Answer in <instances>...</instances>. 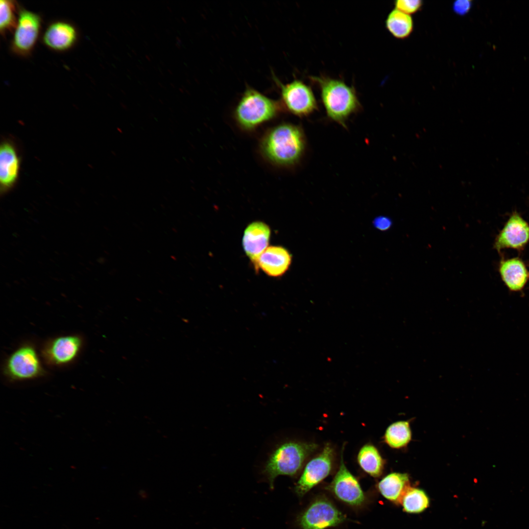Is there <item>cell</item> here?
Listing matches in <instances>:
<instances>
[{
  "label": "cell",
  "mask_w": 529,
  "mask_h": 529,
  "mask_svg": "<svg viewBox=\"0 0 529 529\" xmlns=\"http://www.w3.org/2000/svg\"><path fill=\"white\" fill-rule=\"evenodd\" d=\"M306 140L303 129L289 123L279 124L264 137L261 147L264 155L271 163L280 166L297 164L304 154Z\"/></svg>",
  "instance_id": "6da1fadb"
},
{
  "label": "cell",
  "mask_w": 529,
  "mask_h": 529,
  "mask_svg": "<svg viewBox=\"0 0 529 529\" xmlns=\"http://www.w3.org/2000/svg\"><path fill=\"white\" fill-rule=\"evenodd\" d=\"M318 86L321 98L328 118L346 127V121L361 109L356 91L344 81L328 77L313 76Z\"/></svg>",
  "instance_id": "7a4b0ae2"
},
{
  "label": "cell",
  "mask_w": 529,
  "mask_h": 529,
  "mask_svg": "<svg viewBox=\"0 0 529 529\" xmlns=\"http://www.w3.org/2000/svg\"><path fill=\"white\" fill-rule=\"evenodd\" d=\"M317 445L313 443L288 441L278 444L269 456L263 469L271 489L280 475L295 477L301 471L306 458Z\"/></svg>",
  "instance_id": "3957f363"
},
{
  "label": "cell",
  "mask_w": 529,
  "mask_h": 529,
  "mask_svg": "<svg viewBox=\"0 0 529 529\" xmlns=\"http://www.w3.org/2000/svg\"><path fill=\"white\" fill-rule=\"evenodd\" d=\"M281 110V104L258 91L247 87L234 111L239 125L251 130L275 118Z\"/></svg>",
  "instance_id": "277c9868"
},
{
  "label": "cell",
  "mask_w": 529,
  "mask_h": 529,
  "mask_svg": "<svg viewBox=\"0 0 529 529\" xmlns=\"http://www.w3.org/2000/svg\"><path fill=\"white\" fill-rule=\"evenodd\" d=\"M42 27L41 16L20 6L16 26L13 32L10 49L23 58L30 56L38 42Z\"/></svg>",
  "instance_id": "5b68a950"
},
{
  "label": "cell",
  "mask_w": 529,
  "mask_h": 529,
  "mask_svg": "<svg viewBox=\"0 0 529 529\" xmlns=\"http://www.w3.org/2000/svg\"><path fill=\"white\" fill-rule=\"evenodd\" d=\"M3 372L11 381L32 380L45 373L35 347L29 344L20 346L8 357Z\"/></svg>",
  "instance_id": "8992f818"
},
{
  "label": "cell",
  "mask_w": 529,
  "mask_h": 529,
  "mask_svg": "<svg viewBox=\"0 0 529 529\" xmlns=\"http://www.w3.org/2000/svg\"><path fill=\"white\" fill-rule=\"evenodd\" d=\"M346 519L330 500L319 497L298 515L296 522L301 529H326L339 525Z\"/></svg>",
  "instance_id": "52a82bcc"
},
{
  "label": "cell",
  "mask_w": 529,
  "mask_h": 529,
  "mask_svg": "<svg viewBox=\"0 0 529 529\" xmlns=\"http://www.w3.org/2000/svg\"><path fill=\"white\" fill-rule=\"evenodd\" d=\"M281 104L290 113L300 118L306 117L317 109L315 97L311 88L298 79L284 84L278 79Z\"/></svg>",
  "instance_id": "ba28073f"
},
{
  "label": "cell",
  "mask_w": 529,
  "mask_h": 529,
  "mask_svg": "<svg viewBox=\"0 0 529 529\" xmlns=\"http://www.w3.org/2000/svg\"><path fill=\"white\" fill-rule=\"evenodd\" d=\"M333 458V449L327 444L320 453L307 463L294 487V491L299 497H302L329 475Z\"/></svg>",
  "instance_id": "9c48e42d"
},
{
  "label": "cell",
  "mask_w": 529,
  "mask_h": 529,
  "mask_svg": "<svg viewBox=\"0 0 529 529\" xmlns=\"http://www.w3.org/2000/svg\"><path fill=\"white\" fill-rule=\"evenodd\" d=\"M82 346V338L78 335L62 336L47 342L42 348V355L50 365L65 366L75 360Z\"/></svg>",
  "instance_id": "30bf717a"
},
{
  "label": "cell",
  "mask_w": 529,
  "mask_h": 529,
  "mask_svg": "<svg viewBox=\"0 0 529 529\" xmlns=\"http://www.w3.org/2000/svg\"><path fill=\"white\" fill-rule=\"evenodd\" d=\"M340 458L338 471L328 489L340 501L353 506H361L365 501V494L356 478L344 464L342 452Z\"/></svg>",
  "instance_id": "8fae6325"
},
{
  "label": "cell",
  "mask_w": 529,
  "mask_h": 529,
  "mask_svg": "<svg viewBox=\"0 0 529 529\" xmlns=\"http://www.w3.org/2000/svg\"><path fill=\"white\" fill-rule=\"evenodd\" d=\"M529 242V225L516 211L510 215L495 238L494 248L498 252L504 248L523 250Z\"/></svg>",
  "instance_id": "7c38bea8"
},
{
  "label": "cell",
  "mask_w": 529,
  "mask_h": 529,
  "mask_svg": "<svg viewBox=\"0 0 529 529\" xmlns=\"http://www.w3.org/2000/svg\"><path fill=\"white\" fill-rule=\"evenodd\" d=\"M43 44L49 49L58 52L68 51L74 47L78 32L74 25L64 20L49 23L42 35Z\"/></svg>",
  "instance_id": "4fadbf2b"
},
{
  "label": "cell",
  "mask_w": 529,
  "mask_h": 529,
  "mask_svg": "<svg viewBox=\"0 0 529 529\" xmlns=\"http://www.w3.org/2000/svg\"><path fill=\"white\" fill-rule=\"evenodd\" d=\"M271 230L268 224L262 221H255L245 228L242 239L244 251L257 271L258 260L268 247Z\"/></svg>",
  "instance_id": "5bb4252c"
},
{
  "label": "cell",
  "mask_w": 529,
  "mask_h": 529,
  "mask_svg": "<svg viewBox=\"0 0 529 529\" xmlns=\"http://www.w3.org/2000/svg\"><path fill=\"white\" fill-rule=\"evenodd\" d=\"M20 166V160L15 145L9 141H3L0 147V192L5 193L16 184Z\"/></svg>",
  "instance_id": "9a60e30c"
},
{
  "label": "cell",
  "mask_w": 529,
  "mask_h": 529,
  "mask_svg": "<svg viewBox=\"0 0 529 529\" xmlns=\"http://www.w3.org/2000/svg\"><path fill=\"white\" fill-rule=\"evenodd\" d=\"M291 261V255L286 248L271 245L260 256L257 263V271L261 269L270 277H279L289 269Z\"/></svg>",
  "instance_id": "2e32d148"
},
{
  "label": "cell",
  "mask_w": 529,
  "mask_h": 529,
  "mask_svg": "<svg viewBox=\"0 0 529 529\" xmlns=\"http://www.w3.org/2000/svg\"><path fill=\"white\" fill-rule=\"evenodd\" d=\"M499 272L506 287L514 292L522 290L529 277L524 262L518 257L502 259L499 265Z\"/></svg>",
  "instance_id": "e0dca14e"
},
{
  "label": "cell",
  "mask_w": 529,
  "mask_h": 529,
  "mask_svg": "<svg viewBox=\"0 0 529 529\" xmlns=\"http://www.w3.org/2000/svg\"><path fill=\"white\" fill-rule=\"evenodd\" d=\"M409 478L407 474L394 472L384 477L378 483L381 495L387 500L400 503L406 490L409 487Z\"/></svg>",
  "instance_id": "ac0fdd59"
},
{
  "label": "cell",
  "mask_w": 529,
  "mask_h": 529,
  "mask_svg": "<svg viewBox=\"0 0 529 529\" xmlns=\"http://www.w3.org/2000/svg\"><path fill=\"white\" fill-rule=\"evenodd\" d=\"M385 26L394 37L404 39L408 37L413 29V22L410 15L397 9L392 10L385 20Z\"/></svg>",
  "instance_id": "d6986e66"
},
{
  "label": "cell",
  "mask_w": 529,
  "mask_h": 529,
  "mask_svg": "<svg viewBox=\"0 0 529 529\" xmlns=\"http://www.w3.org/2000/svg\"><path fill=\"white\" fill-rule=\"evenodd\" d=\"M358 461L361 469L373 477H379L383 470L384 461L378 450L371 444H366L360 449Z\"/></svg>",
  "instance_id": "ffe728a7"
},
{
  "label": "cell",
  "mask_w": 529,
  "mask_h": 529,
  "mask_svg": "<svg viewBox=\"0 0 529 529\" xmlns=\"http://www.w3.org/2000/svg\"><path fill=\"white\" fill-rule=\"evenodd\" d=\"M400 504L407 513H420L429 507L430 499L424 490L409 487L403 494Z\"/></svg>",
  "instance_id": "44dd1931"
},
{
  "label": "cell",
  "mask_w": 529,
  "mask_h": 529,
  "mask_svg": "<svg viewBox=\"0 0 529 529\" xmlns=\"http://www.w3.org/2000/svg\"><path fill=\"white\" fill-rule=\"evenodd\" d=\"M411 433L409 423L399 421L391 424L386 430L385 440L391 447L401 448L410 441Z\"/></svg>",
  "instance_id": "7402d4cb"
},
{
  "label": "cell",
  "mask_w": 529,
  "mask_h": 529,
  "mask_svg": "<svg viewBox=\"0 0 529 529\" xmlns=\"http://www.w3.org/2000/svg\"><path fill=\"white\" fill-rule=\"evenodd\" d=\"M20 5L15 0L0 1V32L1 36L13 32L16 26Z\"/></svg>",
  "instance_id": "603a6c76"
},
{
  "label": "cell",
  "mask_w": 529,
  "mask_h": 529,
  "mask_svg": "<svg viewBox=\"0 0 529 529\" xmlns=\"http://www.w3.org/2000/svg\"><path fill=\"white\" fill-rule=\"evenodd\" d=\"M422 5L423 1L420 0H398L394 2L395 9L409 15L419 11Z\"/></svg>",
  "instance_id": "cb8c5ba5"
},
{
  "label": "cell",
  "mask_w": 529,
  "mask_h": 529,
  "mask_svg": "<svg viewBox=\"0 0 529 529\" xmlns=\"http://www.w3.org/2000/svg\"><path fill=\"white\" fill-rule=\"evenodd\" d=\"M472 1L469 0H458L454 1L453 4L454 12L458 15L464 16L467 14L472 7Z\"/></svg>",
  "instance_id": "d4e9b609"
},
{
  "label": "cell",
  "mask_w": 529,
  "mask_h": 529,
  "mask_svg": "<svg viewBox=\"0 0 529 529\" xmlns=\"http://www.w3.org/2000/svg\"><path fill=\"white\" fill-rule=\"evenodd\" d=\"M392 224L391 220L385 216H379L376 217L374 221V226L381 231H386L391 226Z\"/></svg>",
  "instance_id": "484cf974"
}]
</instances>
